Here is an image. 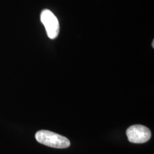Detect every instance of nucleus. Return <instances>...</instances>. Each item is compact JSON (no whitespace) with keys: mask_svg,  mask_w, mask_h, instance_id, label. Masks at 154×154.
<instances>
[{"mask_svg":"<svg viewBox=\"0 0 154 154\" xmlns=\"http://www.w3.org/2000/svg\"><path fill=\"white\" fill-rule=\"evenodd\" d=\"M126 135L131 143H143L151 138V133L147 127L142 125H133L127 129Z\"/></svg>","mask_w":154,"mask_h":154,"instance_id":"nucleus-3","label":"nucleus"},{"mask_svg":"<svg viewBox=\"0 0 154 154\" xmlns=\"http://www.w3.org/2000/svg\"><path fill=\"white\" fill-rule=\"evenodd\" d=\"M35 138L38 143L55 149H66L70 146L68 138L49 131H38L36 132Z\"/></svg>","mask_w":154,"mask_h":154,"instance_id":"nucleus-1","label":"nucleus"},{"mask_svg":"<svg viewBox=\"0 0 154 154\" xmlns=\"http://www.w3.org/2000/svg\"><path fill=\"white\" fill-rule=\"evenodd\" d=\"M41 22L46 29L48 37L54 39L59 33V24L57 17L49 9L42 11Z\"/></svg>","mask_w":154,"mask_h":154,"instance_id":"nucleus-2","label":"nucleus"}]
</instances>
